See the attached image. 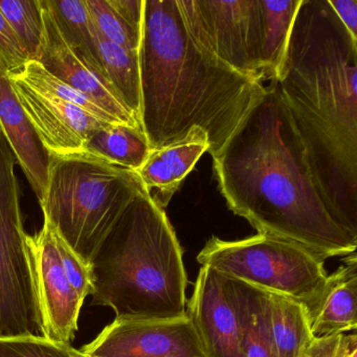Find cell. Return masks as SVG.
Wrapping results in <instances>:
<instances>
[{"label":"cell","instance_id":"52a82bcc","mask_svg":"<svg viewBox=\"0 0 357 357\" xmlns=\"http://www.w3.org/2000/svg\"><path fill=\"white\" fill-rule=\"evenodd\" d=\"M15 155L0 130V338L41 336Z\"/></svg>","mask_w":357,"mask_h":357},{"label":"cell","instance_id":"9c48e42d","mask_svg":"<svg viewBox=\"0 0 357 357\" xmlns=\"http://www.w3.org/2000/svg\"><path fill=\"white\" fill-rule=\"evenodd\" d=\"M26 250L41 336L70 344L78 331L84 298L66 278L55 243V229L45 219L35 235H26Z\"/></svg>","mask_w":357,"mask_h":357},{"label":"cell","instance_id":"7402d4cb","mask_svg":"<svg viewBox=\"0 0 357 357\" xmlns=\"http://www.w3.org/2000/svg\"><path fill=\"white\" fill-rule=\"evenodd\" d=\"M267 294L277 357H302L314 336L302 303L273 292Z\"/></svg>","mask_w":357,"mask_h":357},{"label":"cell","instance_id":"8fae6325","mask_svg":"<svg viewBox=\"0 0 357 357\" xmlns=\"http://www.w3.org/2000/svg\"><path fill=\"white\" fill-rule=\"evenodd\" d=\"M8 76L43 146L53 155L84 153L91 135L110 124L74 104L34 91L15 73Z\"/></svg>","mask_w":357,"mask_h":357},{"label":"cell","instance_id":"5bb4252c","mask_svg":"<svg viewBox=\"0 0 357 357\" xmlns=\"http://www.w3.org/2000/svg\"><path fill=\"white\" fill-rule=\"evenodd\" d=\"M0 130L24 171L29 183L43 202L49 183L51 153L45 149L22 104L7 73L0 70Z\"/></svg>","mask_w":357,"mask_h":357},{"label":"cell","instance_id":"ac0fdd59","mask_svg":"<svg viewBox=\"0 0 357 357\" xmlns=\"http://www.w3.org/2000/svg\"><path fill=\"white\" fill-rule=\"evenodd\" d=\"M302 0H259L261 17V68L264 80L279 78Z\"/></svg>","mask_w":357,"mask_h":357},{"label":"cell","instance_id":"484cf974","mask_svg":"<svg viewBox=\"0 0 357 357\" xmlns=\"http://www.w3.org/2000/svg\"><path fill=\"white\" fill-rule=\"evenodd\" d=\"M0 357H75V349L43 336L3 337L0 338Z\"/></svg>","mask_w":357,"mask_h":357},{"label":"cell","instance_id":"44dd1931","mask_svg":"<svg viewBox=\"0 0 357 357\" xmlns=\"http://www.w3.org/2000/svg\"><path fill=\"white\" fill-rule=\"evenodd\" d=\"M85 152L137 172L147 160L151 147L142 129L109 124L91 135Z\"/></svg>","mask_w":357,"mask_h":357},{"label":"cell","instance_id":"4fadbf2b","mask_svg":"<svg viewBox=\"0 0 357 357\" xmlns=\"http://www.w3.org/2000/svg\"><path fill=\"white\" fill-rule=\"evenodd\" d=\"M40 6L43 37L36 61L47 72L96 102L119 124L142 129L141 125L125 107L112 87L96 76L70 49L47 0H40Z\"/></svg>","mask_w":357,"mask_h":357},{"label":"cell","instance_id":"cb8c5ba5","mask_svg":"<svg viewBox=\"0 0 357 357\" xmlns=\"http://www.w3.org/2000/svg\"><path fill=\"white\" fill-rule=\"evenodd\" d=\"M0 11L13 29L30 59L36 60L43 37L40 0H0Z\"/></svg>","mask_w":357,"mask_h":357},{"label":"cell","instance_id":"d4e9b609","mask_svg":"<svg viewBox=\"0 0 357 357\" xmlns=\"http://www.w3.org/2000/svg\"><path fill=\"white\" fill-rule=\"evenodd\" d=\"M91 14L93 26L100 36L127 51L139 54L142 33L132 28L114 8L108 0H85Z\"/></svg>","mask_w":357,"mask_h":357},{"label":"cell","instance_id":"1f68e13d","mask_svg":"<svg viewBox=\"0 0 357 357\" xmlns=\"http://www.w3.org/2000/svg\"><path fill=\"white\" fill-rule=\"evenodd\" d=\"M75 357H89V356H86V355L82 354V353H81L80 351L76 350V349H75Z\"/></svg>","mask_w":357,"mask_h":357},{"label":"cell","instance_id":"4dcf8cb0","mask_svg":"<svg viewBox=\"0 0 357 357\" xmlns=\"http://www.w3.org/2000/svg\"><path fill=\"white\" fill-rule=\"evenodd\" d=\"M342 26L357 43V0H328Z\"/></svg>","mask_w":357,"mask_h":357},{"label":"cell","instance_id":"ba28073f","mask_svg":"<svg viewBox=\"0 0 357 357\" xmlns=\"http://www.w3.org/2000/svg\"><path fill=\"white\" fill-rule=\"evenodd\" d=\"M194 43L238 74L262 82L259 0H177Z\"/></svg>","mask_w":357,"mask_h":357},{"label":"cell","instance_id":"3957f363","mask_svg":"<svg viewBox=\"0 0 357 357\" xmlns=\"http://www.w3.org/2000/svg\"><path fill=\"white\" fill-rule=\"evenodd\" d=\"M139 61V122L151 150L200 128L214 158L266 89L198 47L177 0H144Z\"/></svg>","mask_w":357,"mask_h":357},{"label":"cell","instance_id":"7c38bea8","mask_svg":"<svg viewBox=\"0 0 357 357\" xmlns=\"http://www.w3.org/2000/svg\"><path fill=\"white\" fill-rule=\"evenodd\" d=\"M187 314L206 357H241V327L227 277L200 267Z\"/></svg>","mask_w":357,"mask_h":357},{"label":"cell","instance_id":"4316f807","mask_svg":"<svg viewBox=\"0 0 357 357\" xmlns=\"http://www.w3.org/2000/svg\"><path fill=\"white\" fill-rule=\"evenodd\" d=\"M55 243L62 267L70 285L82 298L93 296L95 291V275L93 266L77 254L55 229Z\"/></svg>","mask_w":357,"mask_h":357},{"label":"cell","instance_id":"83f0119b","mask_svg":"<svg viewBox=\"0 0 357 357\" xmlns=\"http://www.w3.org/2000/svg\"><path fill=\"white\" fill-rule=\"evenodd\" d=\"M302 357H357L356 333L313 336Z\"/></svg>","mask_w":357,"mask_h":357},{"label":"cell","instance_id":"5b68a950","mask_svg":"<svg viewBox=\"0 0 357 357\" xmlns=\"http://www.w3.org/2000/svg\"><path fill=\"white\" fill-rule=\"evenodd\" d=\"M135 171L91 154H51L49 183L41 202L66 243L89 264L129 204L144 189Z\"/></svg>","mask_w":357,"mask_h":357},{"label":"cell","instance_id":"f546056e","mask_svg":"<svg viewBox=\"0 0 357 357\" xmlns=\"http://www.w3.org/2000/svg\"><path fill=\"white\" fill-rule=\"evenodd\" d=\"M108 3L135 30L142 33L144 0H108Z\"/></svg>","mask_w":357,"mask_h":357},{"label":"cell","instance_id":"6da1fadb","mask_svg":"<svg viewBox=\"0 0 357 357\" xmlns=\"http://www.w3.org/2000/svg\"><path fill=\"white\" fill-rule=\"evenodd\" d=\"M357 43L328 0H302L277 83L328 213L357 238Z\"/></svg>","mask_w":357,"mask_h":357},{"label":"cell","instance_id":"ffe728a7","mask_svg":"<svg viewBox=\"0 0 357 357\" xmlns=\"http://www.w3.org/2000/svg\"><path fill=\"white\" fill-rule=\"evenodd\" d=\"M47 3L64 39L77 57L96 76L107 83L98 54L95 26L85 0H47Z\"/></svg>","mask_w":357,"mask_h":357},{"label":"cell","instance_id":"277c9868","mask_svg":"<svg viewBox=\"0 0 357 357\" xmlns=\"http://www.w3.org/2000/svg\"><path fill=\"white\" fill-rule=\"evenodd\" d=\"M183 256L166 212L144 188L91 263L93 303L110 307L122 319L185 317L188 278Z\"/></svg>","mask_w":357,"mask_h":357},{"label":"cell","instance_id":"7a4b0ae2","mask_svg":"<svg viewBox=\"0 0 357 357\" xmlns=\"http://www.w3.org/2000/svg\"><path fill=\"white\" fill-rule=\"evenodd\" d=\"M212 158L229 210L259 234L292 242L325 260L354 254L357 238L328 213L277 83L266 86Z\"/></svg>","mask_w":357,"mask_h":357},{"label":"cell","instance_id":"f1b7e54d","mask_svg":"<svg viewBox=\"0 0 357 357\" xmlns=\"http://www.w3.org/2000/svg\"><path fill=\"white\" fill-rule=\"evenodd\" d=\"M29 61L30 56L0 11V70L7 74L20 72Z\"/></svg>","mask_w":357,"mask_h":357},{"label":"cell","instance_id":"8992f818","mask_svg":"<svg viewBox=\"0 0 357 357\" xmlns=\"http://www.w3.org/2000/svg\"><path fill=\"white\" fill-rule=\"evenodd\" d=\"M197 261L225 277L300 302L310 298L328 275L325 259L265 234L233 241L213 236Z\"/></svg>","mask_w":357,"mask_h":357},{"label":"cell","instance_id":"e0dca14e","mask_svg":"<svg viewBox=\"0 0 357 357\" xmlns=\"http://www.w3.org/2000/svg\"><path fill=\"white\" fill-rule=\"evenodd\" d=\"M227 280L241 327V357H277L267 291L239 280Z\"/></svg>","mask_w":357,"mask_h":357},{"label":"cell","instance_id":"2e32d148","mask_svg":"<svg viewBox=\"0 0 357 357\" xmlns=\"http://www.w3.org/2000/svg\"><path fill=\"white\" fill-rule=\"evenodd\" d=\"M208 151V141L202 129L194 128L178 143L151 150L137 174L154 202L165 210L181 183L199 158Z\"/></svg>","mask_w":357,"mask_h":357},{"label":"cell","instance_id":"d6986e66","mask_svg":"<svg viewBox=\"0 0 357 357\" xmlns=\"http://www.w3.org/2000/svg\"><path fill=\"white\" fill-rule=\"evenodd\" d=\"M96 30V29H95ZM98 54L104 78L125 107L141 125V78L139 54L103 38L96 31Z\"/></svg>","mask_w":357,"mask_h":357},{"label":"cell","instance_id":"603a6c76","mask_svg":"<svg viewBox=\"0 0 357 357\" xmlns=\"http://www.w3.org/2000/svg\"><path fill=\"white\" fill-rule=\"evenodd\" d=\"M15 74L29 86L43 95L57 98L62 101L74 104L104 122L119 124L96 102L47 72L36 60H31L22 68V70L16 72Z\"/></svg>","mask_w":357,"mask_h":357},{"label":"cell","instance_id":"9a60e30c","mask_svg":"<svg viewBox=\"0 0 357 357\" xmlns=\"http://www.w3.org/2000/svg\"><path fill=\"white\" fill-rule=\"evenodd\" d=\"M301 303L313 335L356 331V254L344 256V265L328 275L319 289Z\"/></svg>","mask_w":357,"mask_h":357},{"label":"cell","instance_id":"30bf717a","mask_svg":"<svg viewBox=\"0 0 357 357\" xmlns=\"http://www.w3.org/2000/svg\"><path fill=\"white\" fill-rule=\"evenodd\" d=\"M79 351L89 357H206L188 314L175 319L116 317Z\"/></svg>","mask_w":357,"mask_h":357}]
</instances>
